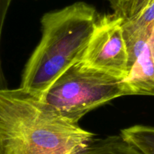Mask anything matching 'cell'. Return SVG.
Returning <instances> with one entry per match:
<instances>
[{
  "instance_id": "cell-1",
  "label": "cell",
  "mask_w": 154,
  "mask_h": 154,
  "mask_svg": "<svg viewBox=\"0 0 154 154\" xmlns=\"http://www.w3.org/2000/svg\"><path fill=\"white\" fill-rule=\"evenodd\" d=\"M94 138L42 97L0 90V154H77Z\"/></svg>"
},
{
  "instance_id": "cell-2",
  "label": "cell",
  "mask_w": 154,
  "mask_h": 154,
  "mask_svg": "<svg viewBox=\"0 0 154 154\" xmlns=\"http://www.w3.org/2000/svg\"><path fill=\"white\" fill-rule=\"evenodd\" d=\"M100 14L85 2L45 13L41 18L40 42L25 65L20 88L42 97L81 58Z\"/></svg>"
},
{
  "instance_id": "cell-3",
  "label": "cell",
  "mask_w": 154,
  "mask_h": 154,
  "mask_svg": "<svg viewBox=\"0 0 154 154\" xmlns=\"http://www.w3.org/2000/svg\"><path fill=\"white\" fill-rule=\"evenodd\" d=\"M122 96V81L78 61L56 79L42 98L63 117L78 123L88 112Z\"/></svg>"
},
{
  "instance_id": "cell-4",
  "label": "cell",
  "mask_w": 154,
  "mask_h": 154,
  "mask_svg": "<svg viewBox=\"0 0 154 154\" xmlns=\"http://www.w3.org/2000/svg\"><path fill=\"white\" fill-rule=\"evenodd\" d=\"M122 21L113 13L100 14L79 60L82 66L121 81L128 76V51Z\"/></svg>"
},
{
  "instance_id": "cell-5",
  "label": "cell",
  "mask_w": 154,
  "mask_h": 154,
  "mask_svg": "<svg viewBox=\"0 0 154 154\" xmlns=\"http://www.w3.org/2000/svg\"><path fill=\"white\" fill-rule=\"evenodd\" d=\"M122 83L124 96H154V30Z\"/></svg>"
},
{
  "instance_id": "cell-6",
  "label": "cell",
  "mask_w": 154,
  "mask_h": 154,
  "mask_svg": "<svg viewBox=\"0 0 154 154\" xmlns=\"http://www.w3.org/2000/svg\"><path fill=\"white\" fill-rule=\"evenodd\" d=\"M77 154H143L121 135L94 138Z\"/></svg>"
},
{
  "instance_id": "cell-7",
  "label": "cell",
  "mask_w": 154,
  "mask_h": 154,
  "mask_svg": "<svg viewBox=\"0 0 154 154\" xmlns=\"http://www.w3.org/2000/svg\"><path fill=\"white\" fill-rule=\"evenodd\" d=\"M120 135L143 154H154V127L134 125L122 129Z\"/></svg>"
},
{
  "instance_id": "cell-8",
  "label": "cell",
  "mask_w": 154,
  "mask_h": 154,
  "mask_svg": "<svg viewBox=\"0 0 154 154\" xmlns=\"http://www.w3.org/2000/svg\"><path fill=\"white\" fill-rule=\"evenodd\" d=\"M154 0H107L113 14L124 20L141 12Z\"/></svg>"
},
{
  "instance_id": "cell-9",
  "label": "cell",
  "mask_w": 154,
  "mask_h": 154,
  "mask_svg": "<svg viewBox=\"0 0 154 154\" xmlns=\"http://www.w3.org/2000/svg\"><path fill=\"white\" fill-rule=\"evenodd\" d=\"M12 0H0V44H1V38H2V28L5 23V17L8 13V8L11 5ZM8 88V82L4 74L3 69L2 66V59L0 54V90Z\"/></svg>"
}]
</instances>
